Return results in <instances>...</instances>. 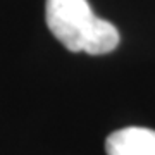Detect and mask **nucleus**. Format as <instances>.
<instances>
[{
  "label": "nucleus",
  "instance_id": "1",
  "mask_svg": "<svg viewBox=\"0 0 155 155\" xmlns=\"http://www.w3.org/2000/svg\"><path fill=\"white\" fill-rule=\"evenodd\" d=\"M45 21L52 35L71 52L104 55L117 48L119 31L97 17L88 0H47Z\"/></svg>",
  "mask_w": 155,
  "mask_h": 155
},
{
  "label": "nucleus",
  "instance_id": "2",
  "mask_svg": "<svg viewBox=\"0 0 155 155\" xmlns=\"http://www.w3.org/2000/svg\"><path fill=\"white\" fill-rule=\"evenodd\" d=\"M107 155H155V131L129 126L110 133L105 140Z\"/></svg>",
  "mask_w": 155,
  "mask_h": 155
}]
</instances>
